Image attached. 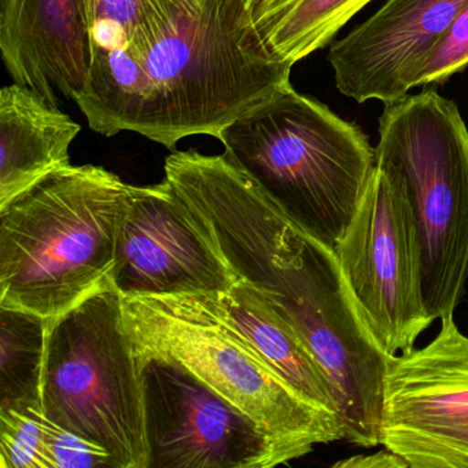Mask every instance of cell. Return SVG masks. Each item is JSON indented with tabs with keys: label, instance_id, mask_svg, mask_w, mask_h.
<instances>
[{
	"label": "cell",
	"instance_id": "18",
	"mask_svg": "<svg viewBox=\"0 0 468 468\" xmlns=\"http://www.w3.org/2000/svg\"><path fill=\"white\" fill-rule=\"evenodd\" d=\"M212 0H84L90 61L157 37Z\"/></svg>",
	"mask_w": 468,
	"mask_h": 468
},
{
	"label": "cell",
	"instance_id": "13",
	"mask_svg": "<svg viewBox=\"0 0 468 468\" xmlns=\"http://www.w3.org/2000/svg\"><path fill=\"white\" fill-rule=\"evenodd\" d=\"M80 124L31 87L13 81L0 91V207L70 166Z\"/></svg>",
	"mask_w": 468,
	"mask_h": 468
},
{
	"label": "cell",
	"instance_id": "6",
	"mask_svg": "<svg viewBox=\"0 0 468 468\" xmlns=\"http://www.w3.org/2000/svg\"><path fill=\"white\" fill-rule=\"evenodd\" d=\"M378 165L399 175L415 212L421 290L432 322L453 314L468 276V130L438 92L385 103Z\"/></svg>",
	"mask_w": 468,
	"mask_h": 468
},
{
	"label": "cell",
	"instance_id": "17",
	"mask_svg": "<svg viewBox=\"0 0 468 468\" xmlns=\"http://www.w3.org/2000/svg\"><path fill=\"white\" fill-rule=\"evenodd\" d=\"M48 335L43 317L0 308V410H42Z\"/></svg>",
	"mask_w": 468,
	"mask_h": 468
},
{
	"label": "cell",
	"instance_id": "9",
	"mask_svg": "<svg viewBox=\"0 0 468 468\" xmlns=\"http://www.w3.org/2000/svg\"><path fill=\"white\" fill-rule=\"evenodd\" d=\"M142 361L149 468H270L292 462L249 416L187 369L165 358Z\"/></svg>",
	"mask_w": 468,
	"mask_h": 468
},
{
	"label": "cell",
	"instance_id": "12",
	"mask_svg": "<svg viewBox=\"0 0 468 468\" xmlns=\"http://www.w3.org/2000/svg\"><path fill=\"white\" fill-rule=\"evenodd\" d=\"M0 54L16 83L75 102L90 67L84 0H0Z\"/></svg>",
	"mask_w": 468,
	"mask_h": 468
},
{
	"label": "cell",
	"instance_id": "1",
	"mask_svg": "<svg viewBox=\"0 0 468 468\" xmlns=\"http://www.w3.org/2000/svg\"><path fill=\"white\" fill-rule=\"evenodd\" d=\"M131 185L68 166L0 207V308L53 323L112 281Z\"/></svg>",
	"mask_w": 468,
	"mask_h": 468
},
{
	"label": "cell",
	"instance_id": "7",
	"mask_svg": "<svg viewBox=\"0 0 468 468\" xmlns=\"http://www.w3.org/2000/svg\"><path fill=\"white\" fill-rule=\"evenodd\" d=\"M367 324L390 356L412 349L431 324L421 290V249L399 175L378 165L360 207L334 249Z\"/></svg>",
	"mask_w": 468,
	"mask_h": 468
},
{
	"label": "cell",
	"instance_id": "3",
	"mask_svg": "<svg viewBox=\"0 0 468 468\" xmlns=\"http://www.w3.org/2000/svg\"><path fill=\"white\" fill-rule=\"evenodd\" d=\"M224 154L303 232L335 249L377 171L363 131L292 83L229 124Z\"/></svg>",
	"mask_w": 468,
	"mask_h": 468
},
{
	"label": "cell",
	"instance_id": "11",
	"mask_svg": "<svg viewBox=\"0 0 468 468\" xmlns=\"http://www.w3.org/2000/svg\"><path fill=\"white\" fill-rule=\"evenodd\" d=\"M468 0H386L331 46L328 61L342 95L390 103L410 91L413 68Z\"/></svg>",
	"mask_w": 468,
	"mask_h": 468
},
{
	"label": "cell",
	"instance_id": "2",
	"mask_svg": "<svg viewBox=\"0 0 468 468\" xmlns=\"http://www.w3.org/2000/svg\"><path fill=\"white\" fill-rule=\"evenodd\" d=\"M237 278L295 331L319 366L345 429V441L380 445L386 372L393 356L367 324L333 249L303 232L268 238L232 259Z\"/></svg>",
	"mask_w": 468,
	"mask_h": 468
},
{
	"label": "cell",
	"instance_id": "16",
	"mask_svg": "<svg viewBox=\"0 0 468 468\" xmlns=\"http://www.w3.org/2000/svg\"><path fill=\"white\" fill-rule=\"evenodd\" d=\"M0 467H114L97 443L69 431L32 408L0 410Z\"/></svg>",
	"mask_w": 468,
	"mask_h": 468
},
{
	"label": "cell",
	"instance_id": "5",
	"mask_svg": "<svg viewBox=\"0 0 468 468\" xmlns=\"http://www.w3.org/2000/svg\"><path fill=\"white\" fill-rule=\"evenodd\" d=\"M42 410L105 449L114 468H149L144 361L113 282L48 323Z\"/></svg>",
	"mask_w": 468,
	"mask_h": 468
},
{
	"label": "cell",
	"instance_id": "14",
	"mask_svg": "<svg viewBox=\"0 0 468 468\" xmlns=\"http://www.w3.org/2000/svg\"><path fill=\"white\" fill-rule=\"evenodd\" d=\"M292 388L317 407L335 413L330 388L295 331L253 289L237 281L227 292L197 295ZM339 416V415H338Z\"/></svg>",
	"mask_w": 468,
	"mask_h": 468
},
{
	"label": "cell",
	"instance_id": "15",
	"mask_svg": "<svg viewBox=\"0 0 468 468\" xmlns=\"http://www.w3.org/2000/svg\"><path fill=\"white\" fill-rule=\"evenodd\" d=\"M372 0H261L240 35L261 58L292 68L333 42Z\"/></svg>",
	"mask_w": 468,
	"mask_h": 468
},
{
	"label": "cell",
	"instance_id": "19",
	"mask_svg": "<svg viewBox=\"0 0 468 468\" xmlns=\"http://www.w3.org/2000/svg\"><path fill=\"white\" fill-rule=\"evenodd\" d=\"M468 67V5L413 68L410 90L443 83Z\"/></svg>",
	"mask_w": 468,
	"mask_h": 468
},
{
	"label": "cell",
	"instance_id": "10",
	"mask_svg": "<svg viewBox=\"0 0 468 468\" xmlns=\"http://www.w3.org/2000/svg\"><path fill=\"white\" fill-rule=\"evenodd\" d=\"M112 282L122 297L212 295L234 286L207 227L169 180L131 186Z\"/></svg>",
	"mask_w": 468,
	"mask_h": 468
},
{
	"label": "cell",
	"instance_id": "21",
	"mask_svg": "<svg viewBox=\"0 0 468 468\" xmlns=\"http://www.w3.org/2000/svg\"><path fill=\"white\" fill-rule=\"evenodd\" d=\"M334 468H410V464L399 454L388 449L383 448L382 451L374 454H360V456H352L349 459L341 460V462L333 464Z\"/></svg>",
	"mask_w": 468,
	"mask_h": 468
},
{
	"label": "cell",
	"instance_id": "4",
	"mask_svg": "<svg viewBox=\"0 0 468 468\" xmlns=\"http://www.w3.org/2000/svg\"><path fill=\"white\" fill-rule=\"evenodd\" d=\"M136 352L179 364L270 435L290 459L345 440L341 418L284 382L197 295L122 297Z\"/></svg>",
	"mask_w": 468,
	"mask_h": 468
},
{
	"label": "cell",
	"instance_id": "8",
	"mask_svg": "<svg viewBox=\"0 0 468 468\" xmlns=\"http://www.w3.org/2000/svg\"><path fill=\"white\" fill-rule=\"evenodd\" d=\"M421 349L393 356L383 386L380 445L410 468H468V336L453 314Z\"/></svg>",
	"mask_w": 468,
	"mask_h": 468
},
{
	"label": "cell",
	"instance_id": "20",
	"mask_svg": "<svg viewBox=\"0 0 468 468\" xmlns=\"http://www.w3.org/2000/svg\"><path fill=\"white\" fill-rule=\"evenodd\" d=\"M261 0H218L221 18L229 31L240 39L251 13Z\"/></svg>",
	"mask_w": 468,
	"mask_h": 468
}]
</instances>
